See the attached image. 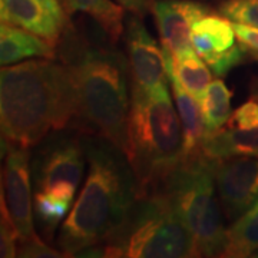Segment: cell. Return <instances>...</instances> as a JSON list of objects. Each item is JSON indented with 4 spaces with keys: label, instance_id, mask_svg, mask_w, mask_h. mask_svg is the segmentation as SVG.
I'll list each match as a JSON object with an SVG mask.
<instances>
[{
    "label": "cell",
    "instance_id": "6da1fadb",
    "mask_svg": "<svg viewBox=\"0 0 258 258\" xmlns=\"http://www.w3.org/2000/svg\"><path fill=\"white\" fill-rule=\"evenodd\" d=\"M57 59L69 69L75 91L71 128L106 139L126 155L131 108V71L125 55L106 36L99 40L64 26L56 46Z\"/></svg>",
    "mask_w": 258,
    "mask_h": 258
},
{
    "label": "cell",
    "instance_id": "7a4b0ae2",
    "mask_svg": "<svg viewBox=\"0 0 258 258\" xmlns=\"http://www.w3.org/2000/svg\"><path fill=\"white\" fill-rule=\"evenodd\" d=\"M82 135L88 175L76 203L60 227L57 244L66 257L115 240L138 200V184L123 151L106 139Z\"/></svg>",
    "mask_w": 258,
    "mask_h": 258
},
{
    "label": "cell",
    "instance_id": "3957f363",
    "mask_svg": "<svg viewBox=\"0 0 258 258\" xmlns=\"http://www.w3.org/2000/svg\"><path fill=\"white\" fill-rule=\"evenodd\" d=\"M75 116V91L60 60H28L0 72L2 148L30 149L50 131H63Z\"/></svg>",
    "mask_w": 258,
    "mask_h": 258
},
{
    "label": "cell",
    "instance_id": "277c9868",
    "mask_svg": "<svg viewBox=\"0 0 258 258\" xmlns=\"http://www.w3.org/2000/svg\"><path fill=\"white\" fill-rule=\"evenodd\" d=\"M126 158L138 197L162 189L182 164L184 132L168 86L152 92L131 89Z\"/></svg>",
    "mask_w": 258,
    "mask_h": 258
},
{
    "label": "cell",
    "instance_id": "5b68a950",
    "mask_svg": "<svg viewBox=\"0 0 258 258\" xmlns=\"http://www.w3.org/2000/svg\"><path fill=\"white\" fill-rule=\"evenodd\" d=\"M82 257H198L191 231L164 189L138 197L128 222L111 244L89 249Z\"/></svg>",
    "mask_w": 258,
    "mask_h": 258
},
{
    "label": "cell",
    "instance_id": "8992f818",
    "mask_svg": "<svg viewBox=\"0 0 258 258\" xmlns=\"http://www.w3.org/2000/svg\"><path fill=\"white\" fill-rule=\"evenodd\" d=\"M217 162L204 154L184 162L162 188L191 231L198 257H221L225 245L224 211L215 194Z\"/></svg>",
    "mask_w": 258,
    "mask_h": 258
},
{
    "label": "cell",
    "instance_id": "52a82bcc",
    "mask_svg": "<svg viewBox=\"0 0 258 258\" xmlns=\"http://www.w3.org/2000/svg\"><path fill=\"white\" fill-rule=\"evenodd\" d=\"M82 135L57 137L39 151L33 162V195H46L71 204L85 172Z\"/></svg>",
    "mask_w": 258,
    "mask_h": 258
},
{
    "label": "cell",
    "instance_id": "ba28073f",
    "mask_svg": "<svg viewBox=\"0 0 258 258\" xmlns=\"http://www.w3.org/2000/svg\"><path fill=\"white\" fill-rule=\"evenodd\" d=\"M125 45L128 50L131 89L152 92L168 86L165 53L142 22V16L132 13L125 25Z\"/></svg>",
    "mask_w": 258,
    "mask_h": 258
},
{
    "label": "cell",
    "instance_id": "9c48e42d",
    "mask_svg": "<svg viewBox=\"0 0 258 258\" xmlns=\"http://www.w3.org/2000/svg\"><path fill=\"white\" fill-rule=\"evenodd\" d=\"M235 29L230 19L212 12L194 23L191 43L195 52L212 69V74L224 76L244 59V49L235 43Z\"/></svg>",
    "mask_w": 258,
    "mask_h": 258
},
{
    "label": "cell",
    "instance_id": "30bf717a",
    "mask_svg": "<svg viewBox=\"0 0 258 258\" xmlns=\"http://www.w3.org/2000/svg\"><path fill=\"white\" fill-rule=\"evenodd\" d=\"M166 60H172L194 50L191 32L194 23L212 13L198 0H157L152 10Z\"/></svg>",
    "mask_w": 258,
    "mask_h": 258
},
{
    "label": "cell",
    "instance_id": "8fae6325",
    "mask_svg": "<svg viewBox=\"0 0 258 258\" xmlns=\"http://www.w3.org/2000/svg\"><path fill=\"white\" fill-rule=\"evenodd\" d=\"M215 182L225 218L235 221L258 201V157L218 161Z\"/></svg>",
    "mask_w": 258,
    "mask_h": 258
},
{
    "label": "cell",
    "instance_id": "7c38bea8",
    "mask_svg": "<svg viewBox=\"0 0 258 258\" xmlns=\"http://www.w3.org/2000/svg\"><path fill=\"white\" fill-rule=\"evenodd\" d=\"M2 194L8 205L12 220L20 235V241H26L36 235L32 214L30 192V168L28 149L8 148L6 162L3 168V189Z\"/></svg>",
    "mask_w": 258,
    "mask_h": 258
},
{
    "label": "cell",
    "instance_id": "4fadbf2b",
    "mask_svg": "<svg viewBox=\"0 0 258 258\" xmlns=\"http://www.w3.org/2000/svg\"><path fill=\"white\" fill-rule=\"evenodd\" d=\"M3 23L29 30L57 46L64 25L42 0H0Z\"/></svg>",
    "mask_w": 258,
    "mask_h": 258
},
{
    "label": "cell",
    "instance_id": "5bb4252c",
    "mask_svg": "<svg viewBox=\"0 0 258 258\" xmlns=\"http://www.w3.org/2000/svg\"><path fill=\"white\" fill-rule=\"evenodd\" d=\"M168 78L175 98L176 108L179 112V119L184 132V152H182V164H184L203 155V144L205 137L203 111L198 105V101L191 93L185 91L174 75L168 74Z\"/></svg>",
    "mask_w": 258,
    "mask_h": 258
},
{
    "label": "cell",
    "instance_id": "9a60e30c",
    "mask_svg": "<svg viewBox=\"0 0 258 258\" xmlns=\"http://www.w3.org/2000/svg\"><path fill=\"white\" fill-rule=\"evenodd\" d=\"M28 57L56 59L57 52L45 39L25 29L3 23L0 26V63L2 66L19 63Z\"/></svg>",
    "mask_w": 258,
    "mask_h": 258
},
{
    "label": "cell",
    "instance_id": "2e32d148",
    "mask_svg": "<svg viewBox=\"0 0 258 258\" xmlns=\"http://www.w3.org/2000/svg\"><path fill=\"white\" fill-rule=\"evenodd\" d=\"M203 154L212 161L258 157V126L248 129L224 128L205 134Z\"/></svg>",
    "mask_w": 258,
    "mask_h": 258
},
{
    "label": "cell",
    "instance_id": "e0dca14e",
    "mask_svg": "<svg viewBox=\"0 0 258 258\" xmlns=\"http://www.w3.org/2000/svg\"><path fill=\"white\" fill-rule=\"evenodd\" d=\"M64 12L72 15L74 12H81L92 19L98 28L106 35L112 43H118L123 28V10L125 8L112 0H60Z\"/></svg>",
    "mask_w": 258,
    "mask_h": 258
},
{
    "label": "cell",
    "instance_id": "ac0fdd59",
    "mask_svg": "<svg viewBox=\"0 0 258 258\" xmlns=\"http://www.w3.org/2000/svg\"><path fill=\"white\" fill-rule=\"evenodd\" d=\"M258 251V201L240 215L225 231L221 257L244 258Z\"/></svg>",
    "mask_w": 258,
    "mask_h": 258
},
{
    "label": "cell",
    "instance_id": "d6986e66",
    "mask_svg": "<svg viewBox=\"0 0 258 258\" xmlns=\"http://www.w3.org/2000/svg\"><path fill=\"white\" fill-rule=\"evenodd\" d=\"M195 49L172 60H166V71L172 74L182 85L185 91L191 93L198 102H201L207 88L212 81L210 66H207L203 57L200 59Z\"/></svg>",
    "mask_w": 258,
    "mask_h": 258
},
{
    "label": "cell",
    "instance_id": "ffe728a7",
    "mask_svg": "<svg viewBox=\"0 0 258 258\" xmlns=\"http://www.w3.org/2000/svg\"><path fill=\"white\" fill-rule=\"evenodd\" d=\"M232 92L221 79L212 81L201 99L205 134H212L222 129L231 116Z\"/></svg>",
    "mask_w": 258,
    "mask_h": 258
},
{
    "label": "cell",
    "instance_id": "44dd1931",
    "mask_svg": "<svg viewBox=\"0 0 258 258\" xmlns=\"http://www.w3.org/2000/svg\"><path fill=\"white\" fill-rule=\"evenodd\" d=\"M33 210L45 237L47 240H52L57 225L66 218L71 210V204L46 195H33Z\"/></svg>",
    "mask_w": 258,
    "mask_h": 258
},
{
    "label": "cell",
    "instance_id": "7402d4cb",
    "mask_svg": "<svg viewBox=\"0 0 258 258\" xmlns=\"http://www.w3.org/2000/svg\"><path fill=\"white\" fill-rule=\"evenodd\" d=\"M218 13L232 23L258 29V0H224L218 5Z\"/></svg>",
    "mask_w": 258,
    "mask_h": 258
},
{
    "label": "cell",
    "instance_id": "603a6c76",
    "mask_svg": "<svg viewBox=\"0 0 258 258\" xmlns=\"http://www.w3.org/2000/svg\"><path fill=\"white\" fill-rule=\"evenodd\" d=\"M2 208H0V257L13 258L18 255V241H20L19 231L12 220L5 197L2 194L0 198Z\"/></svg>",
    "mask_w": 258,
    "mask_h": 258
},
{
    "label": "cell",
    "instance_id": "cb8c5ba5",
    "mask_svg": "<svg viewBox=\"0 0 258 258\" xmlns=\"http://www.w3.org/2000/svg\"><path fill=\"white\" fill-rule=\"evenodd\" d=\"M258 126V99L252 96L231 113L225 128L248 129Z\"/></svg>",
    "mask_w": 258,
    "mask_h": 258
},
{
    "label": "cell",
    "instance_id": "d4e9b609",
    "mask_svg": "<svg viewBox=\"0 0 258 258\" xmlns=\"http://www.w3.org/2000/svg\"><path fill=\"white\" fill-rule=\"evenodd\" d=\"M19 257L30 258H60L66 257L62 252H57L56 249L47 247L43 241L37 235L29 238L26 241H20V247L18 248Z\"/></svg>",
    "mask_w": 258,
    "mask_h": 258
},
{
    "label": "cell",
    "instance_id": "484cf974",
    "mask_svg": "<svg viewBox=\"0 0 258 258\" xmlns=\"http://www.w3.org/2000/svg\"><path fill=\"white\" fill-rule=\"evenodd\" d=\"M234 29L244 52L254 57H258V29L240 23H234Z\"/></svg>",
    "mask_w": 258,
    "mask_h": 258
},
{
    "label": "cell",
    "instance_id": "4316f807",
    "mask_svg": "<svg viewBox=\"0 0 258 258\" xmlns=\"http://www.w3.org/2000/svg\"><path fill=\"white\" fill-rule=\"evenodd\" d=\"M116 2L131 13H135L139 16H145L151 13L155 6V0H116Z\"/></svg>",
    "mask_w": 258,
    "mask_h": 258
},
{
    "label": "cell",
    "instance_id": "83f0119b",
    "mask_svg": "<svg viewBox=\"0 0 258 258\" xmlns=\"http://www.w3.org/2000/svg\"><path fill=\"white\" fill-rule=\"evenodd\" d=\"M42 2L46 5L49 9L52 10V13H53L56 18L59 19V20L63 23L64 26H66V25L71 22V20L68 19V16H69V15L64 12L63 6H62V2H60V0H42Z\"/></svg>",
    "mask_w": 258,
    "mask_h": 258
},
{
    "label": "cell",
    "instance_id": "f1b7e54d",
    "mask_svg": "<svg viewBox=\"0 0 258 258\" xmlns=\"http://www.w3.org/2000/svg\"><path fill=\"white\" fill-rule=\"evenodd\" d=\"M254 96H255V98H257V99H258V93H257V95H254Z\"/></svg>",
    "mask_w": 258,
    "mask_h": 258
}]
</instances>
